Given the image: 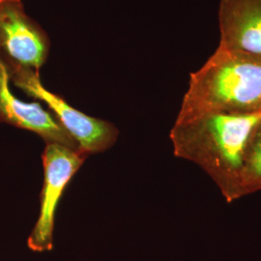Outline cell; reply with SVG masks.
Instances as JSON below:
<instances>
[{
	"mask_svg": "<svg viewBox=\"0 0 261 261\" xmlns=\"http://www.w3.org/2000/svg\"><path fill=\"white\" fill-rule=\"evenodd\" d=\"M50 49L47 32L31 19L22 0H0V55L36 71L45 65Z\"/></svg>",
	"mask_w": 261,
	"mask_h": 261,
	"instance_id": "5b68a950",
	"label": "cell"
},
{
	"mask_svg": "<svg viewBox=\"0 0 261 261\" xmlns=\"http://www.w3.org/2000/svg\"><path fill=\"white\" fill-rule=\"evenodd\" d=\"M10 84L9 74L0 55V123L35 133L46 143H58L80 150L76 141L51 112L37 102L28 103L20 100L11 90Z\"/></svg>",
	"mask_w": 261,
	"mask_h": 261,
	"instance_id": "8992f818",
	"label": "cell"
},
{
	"mask_svg": "<svg viewBox=\"0 0 261 261\" xmlns=\"http://www.w3.org/2000/svg\"><path fill=\"white\" fill-rule=\"evenodd\" d=\"M260 124L261 112H211L175 121L169 138L175 157L195 163L233 202L241 198L245 162Z\"/></svg>",
	"mask_w": 261,
	"mask_h": 261,
	"instance_id": "6da1fadb",
	"label": "cell"
},
{
	"mask_svg": "<svg viewBox=\"0 0 261 261\" xmlns=\"http://www.w3.org/2000/svg\"><path fill=\"white\" fill-rule=\"evenodd\" d=\"M3 60L10 82L29 97L46 103L48 111L87 157L110 149L116 142L119 130L111 122L89 116L69 105L61 96L49 91L42 84L39 71L5 58Z\"/></svg>",
	"mask_w": 261,
	"mask_h": 261,
	"instance_id": "3957f363",
	"label": "cell"
},
{
	"mask_svg": "<svg viewBox=\"0 0 261 261\" xmlns=\"http://www.w3.org/2000/svg\"><path fill=\"white\" fill-rule=\"evenodd\" d=\"M261 112V56L218 47L190 75L175 121L211 112Z\"/></svg>",
	"mask_w": 261,
	"mask_h": 261,
	"instance_id": "7a4b0ae2",
	"label": "cell"
},
{
	"mask_svg": "<svg viewBox=\"0 0 261 261\" xmlns=\"http://www.w3.org/2000/svg\"><path fill=\"white\" fill-rule=\"evenodd\" d=\"M219 47L261 56V0H221Z\"/></svg>",
	"mask_w": 261,
	"mask_h": 261,
	"instance_id": "52a82bcc",
	"label": "cell"
},
{
	"mask_svg": "<svg viewBox=\"0 0 261 261\" xmlns=\"http://www.w3.org/2000/svg\"><path fill=\"white\" fill-rule=\"evenodd\" d=\"M261 190V124L251 144L245 162L241 183V197Z\"/></svg>",
	"mask_w": 261,
	"mask_h": 261,
	"instance_id": "ba28073f",
	"label": "cell"
},
{
	"mask_svg": "<svg viewBox=\"0 0 261 261\" xmlns=\"http://www.w3.org/2000/svg\"><path fill=\"white\" fill-rule=\"evenodd\" d=\"M86 158L81 150L58 143H46L42 154L44 183L40 195V213L28 239L31 251L43 252L53 250L56 209L69 182Z\"/></svg>",
	"mask_w": 261,
	"mask_h": 261,
	"instance_id": "277c9868",
	"label": "cell"
}]
</instances>
